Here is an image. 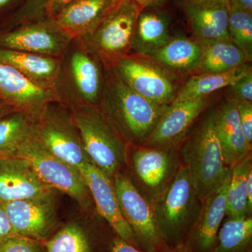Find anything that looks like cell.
<instances>
[{
    "label": "cell",
    "instance_id": "obj_14",
    "mask_svg": "<svg viewBox=\"0 0 252 252\" xmlns=\"http://www.w3.org/2000/svg\"><path fill=\"white\" fill-rule=\"evenodd\" d=\"M0 98L35 119L46 104L59 101L55 90L43 89L14 68L0 63Z\"/></svg>",
    "mask_w": 252,
    "mask_h": 252
},
{
    "label": "cell",
    "instance_id": "obj_6",
    "mask_svg": "<svg viewBox=\"0 0 252 252\" xmlns=\"http://www.w3.org/2000/svg\"><path fill=\"white\" fill-rule=\"evenodd\" d=\"M58 102L46 104L34 119V133L50 153L79 170L86 162H92L84 149L70 111Z\"/></svg>",
    "mask_w": 252,
    "mask_h": 252
},
{
    "label": "cell",
    "instance_id": "obj_43",
    "mask_svg": "<svg viewBox=\"0 0 252 252\" xmlns=\"http://www.w3.org/2000/svg\"><path fill=\"white\" fill-rule=\"evenodd\" d=\"M164 252H193L189 250L185 245H179L175 248H170Z\"/></svg>",
    "mask_w": 252,
    "mask_h": 252
},
{
    "label": "cell",
    "instance_id": "obj_17",
    "mask_svg": "<svg viewBox=\"0 0 252 252\" xmlns=\"http://www.w3.org/2000/svg\"><path fill=\"white\" fill-rule=\"evenodd\" d=\"M71 51L67 63L69 86L75 99L72 106H96L100 101L104 81L97 59L80 42Z\"/></svg>",
    "mask_w": 252,
    "mask_h": 252
},
{
    "label": "cell",
    "instance_id": "obj_8",
    "mask_svg": "<svg viewBox=\"0 0 252 252\" xmlns=\"http://www.w3.org/2000/svg\"><path fill=\"white\" fill-rule=\"evenodd\" d=\"M16 157L27 160L49 188L67 194L84 208L90 205V192L79 170L50 153L38 140L34 130Z\"/></svg>",
    "mask_w": 252,
    "mask_h": 252
},
{
    "label": "cell",
    "instance_id": "obj_32",
    "mask_svg": "<svg viewBox=\"0 0 252 252\" xmlns=\"http://www.w3.org/2000/svg\"><path fill=\"white\" fill-rule=\"evenodd\" d=\"M228 32L230 39L245 55L248 62L252 59V14L229 8Z\"/></svg>",
    "mask_w": 252,
    "mask_h": 252
},
{
    "label": "cell",
    "instance_id": "obj_22",
    "mask_svg": "<svg viewBox=\"0 0 252 252\" xmlns=\"http://www.w3.org/2000/svg\"><path fill=\"white\" fill-rule=\"evenodd\" d=\"M0 63L14 68L36 85L56 91L61 59L0 48Z\"/></svg>",
    "mask_w": 252,
    "mask_h": 252
},
{
    "label": "cell",
    "instance_id": "obj_34",
    "mask_svg": "<svg viewBox=\"0 0 252 252\" xmlns=\"http://www.w3.org/2000/svg\"><path fill=\"white\" fill-rule=\"evenodd\" d=\"M235 100L252 101V72L250 69L245 75L239 79L233 85L229 86Z\"/></svg>",
    "mask_w": 252,
    "mask_h": 252
},
{
    "label": "cell",
    "instance_id": "obj_30",
    "mask_svg": "<svg viewBox=\"0 0 252 252\" xmlns=\"http://www.w3.org/2000/svg\"><path fill=\"white\" fill-rule=\"evenodd\" d=\"M74 0H24L10 15L3 30L32 21L54 19L60 11Z\"/></svg>",
    "mask_w": 252,
    "mask_h": 252
},
{
    "label": "cell",
    "instance_id": "obj_36",
    "mask_svg": "<svg viewBox=\"0 0 252 252\" xmlns=\"http://www.w3.org/2000/svg\"><path fill=\"white\" fill-rule=\"evenodd\" d=\"M15 235H16L11 228L4 203L0 200V245Z\"/></svg>",
    "mask_w": 252,
    "mask_h": 252
},
{
    "label": "cell",
    "instance_id": "obj_33",
    "mask_svg": "<svg viewBox=\"0 0 252 252\" xmlns=\"http://www.w3.org/2000/svg\"><path fill=\"white\" fill-rule=\"evenodd\" d=\"M0 252H46V250L42 242L15 235L0 245Z\"/></svg>",
    "mask_w": 252,
    "mask_h": 252
},
{
    "label": "cell",
    "instance_id": "obj_26",
    "mask_svg": "<svg viewBox=\"0 0 252 252\" xmlns=\"http://www.w3.org/2000/svg\"><path fill=\"white\" fill-rule=\"evenodd\" d=\"M199 43L202 53L198 69L203 73L226 72L248 62L241 50L230 39Z\"/></svg>",
    "mask_w": 252,
    "mask_h": 252
},
{
    "label": "cell",
    "instance_id": "obj_27",
    "mask_svg": "<svg viewBox=\"0 0 252 252\" xmlns=\"http://www.w3.org/2000/svg\"><path fill=\"white\" fill-rule=\"evenodd\" d=\"M34 118L15 111L0 118V158L16 157L20 147L34 132Z\"/></svg>",
    "mask_w": 252,
    "mask_h": 252
},
{
    "label": "cell",
    "instance_id": "obj_35",
    "mask_svg": "<svg viewBox=\"0 0 252 252\" xmlns=\"http://www.w3.org/2000/svg\"><path fill=\"white\" fill-rule=\"evenodd\" d=\"M240 124L250 144L252 142V103L250 101L236 100Z\"/></svg>",
    "mask_w": 252,
    "mask_h": 252
},
{
    "label": "cell",
    "instance_id": "obj_24",
    "mask_svg": "<svg viewBox=\"0 0 252 252\" xmlns=\"http://www.w3.org/2000/svg\"><path fill=\"white\" fill-rule=\"evenodd\" d=\"M201 53V45L198 41L182 36L170 38L165 45L148 57L158 66L182 73L198 69Z\"/></svg>",
    "mask_w": 252,
    "mask_h": 252
},
{
    "label": "cell",
    "instance_id": "obj_39",
    "mask_svg": "<svg viewBox=\"0 0 252 252\" xmlns=\"http://www.w3.org/2000/svg\"><path fill=\"white\" fill-rule=\"evenodd\" d=\"M228 6L252 14V0H228Z\"/></svg>",
    "mask_w": 252,
    "mask_h": 252
},
{
    "label": "cell",
    "instance_id": "obj_15",
    "mask_svg": "<svg viewBox=\"0 0 252 252\" xmlns=\"http://www.w3.org/2000/svg\"><path fill=\"white\" fill-rule=\"evenodd\" d=\"M92 195L97 211L112 227L118 237L138 248L133 232L123 217L112 180L92 162L79 168Z\"/></svg>",
    "mask_w": 252,
    "mask_h": 252
},
{
    "label": "cell",
    "instance_id": "obj_5",
    "mask_svg": "<svg viewBox=\"0 0 252 252\" xmlns=\"http://www.w3.org/2000/svg\"><path fill=\"white\" fill-rule=\"evenodd\" d=\"M142 9L135 0H122L94 32L78 40L94 57L106 64H115L132 48L136 23Z\"/></svg>",
    "mask_w": 252,
    "mask_h": 252
},
{
    "label": "cell",
    "instance_id": "obj_23",
    "mask_svg": "<svg viewBox=\"0 0 252 252\" xmlns=\"http://www.w3.org/2000/svg\"><path fill=\"white\" fill-rule=\"evenodd\" d=\"M170 15L160 7L141 10L134 34L132 48L137 54L149 56L170 40Z\"/></svg>",
    "mask_w": 252,
    "mask_h": 252
},
{
    "label": "cell",
    "instance_id": "obj_21",
    "mask_svg": "<svg viewBox=\"0 0 252 252\" xmlns=\"http://www.w3.org/2000/svg\"><path fill=\"white\" fill-rule=\"evenodd\" d=\"M214 123L225 165L233 167L251 153L237 109V101L228 99L214 112Z\"/></svg>",
    "mask_w": 252,
    "mask_h": 252
},
{
    "label": "cell",
    "instance_id": "obj_9",
    "mask_svg": "<svg viewBox=\"0 0 252 252\" xmlns=\"http://www.w3.org/2000/svg\"><path fill=\"white\" fill-rule=\"evenodd\" d=\"M112 182L123 217L133 232L139 249L144 252H164L170 249L162 240L152 205L129 175L120 170Z\"/></svg>",
    "mask_w": 252,
    "mask_h": 252
},
{
    "label": "cell",
    "instance_id": "obj_1",
    "mask_svg": "<svg viewBox=\"0 0 252 252\" xmlns=\"http://www.w3.org/2000/svg\"><path fill=\"white\" fill-rule=\"evenodd\" d=\"M99 110L126 143L143 146L163 113L160 106L131 90L114 69L106 73Z\"/></svg>",
    "mask_w": 252,
    "mask_h": 252
},
{
    "label": "cell",
    "instance_id": "obj_3",
    "mask_svg": "<svg viewBox=\"0 0 252 252\" xmlns=\"http://www.w3.org/2000/svg\"><path fill=\"white\" fill-rule=\"evenodd\" d=\"M152 206L167 248L185 245L203 206L185 165H181L171 183Z\"/></svg>",
    "mask_w": 252,
    "mask_h": 252
},
{
    "label": "cell",
    "instance_id": "obj_40",
    "mask_svg": "<svg viewBox=\"0 0 252 252\" xmlns=\"http://www.w3.org/2000/svg\"><path fill=\"white\" fill-rule=\"evenodd\" d=\"M247 201L249 215L252 217V170L249 173L247 181Z\"/></svg>",
    "mask_w": 252,
    "mask_h": 252
},
{
    "label": "cell",
    "instance_id": "obj_42",
    "mask_svg": "<svg viewBox=\"0 0 252 252\" xmlns=\"http://www.w3.org/2000/svg\"><path fill=\"white\" fill-rule=\"evenodd\" d=\"M15 111H16V109L6 103L3 99L0 98V118L4 117V116L7 115L10 113L15 112Z\"/></svg>",
    "mask_w": 252,
    "mask_h": 252
},
{
    "label": "cell",
    "instance_id": "obj_25",
    "mask_svg": "<svg viewBox=\"0 0 252 252\" xmlns=\"http://www.w3.org/2000/svg\"><path fill=\"white\" fill-rule=\"evenodd\" d=\"M250 69H252L251 67L245 63L226 72L203 73L192 76L175 94L172 102H183L207 97L215 91L233 85Z\"/></svg>",
    "mask_w": 252,
    "mask_h": 252
},
{
    "label": "cell",
    "instance_id": "obj_37",
    "mask_svg": "<svg viewBox=\"0 0 252 252\" xmlns=\"http://www.w3.org/2000/svg\"><path fill=\"white\" fill-rule=\"evenodd\" d=\"M21 0H0V31Z\"/></svg>",
    "mask_w": 252,
    "mask_h": 252
},
{
    "label": "cell",
    "instance_id": "obj_2",
    "mask_svg": "<svg viewBox=\"0 0 252 252\" xmlns=\"http://www.w3.org/2000/svg\"><path fill=\"white\" fill-rule=\"evenodd\" d=\"M179 152L203 203L220 188L232 170L223 159L215 130L214 112L209 114L187 137Z\"/></svg>",
    "mask_w": 252,
    "mask_h": 252
},
{
    "label": "cell",
    "instance_id": "obj_19",
    "mask_svg": "<svg viewBox=\"0 0 252 252\" xmlns=\"http://www.w3.org/2000/svg\"><path fill=\"white\" fill-rule=\"evenodd\" d=\"M181 4L198 42L230 39L227 3L181 0Z\"/></svg>",
    "mask_w": 252,
    "mask_h": 252
},
{
    "label": "cell",
    "instance_id": "obj_7",
    "mask_svg": "<svg viewBox=\"0 0 252 252\" xmlns=\"http://www.w3.org/2000/svg\"><path fill=\"white\" fill-rule=\"evenodd\" d=\"M131 181L151 205L173 180L180 170V152L177 148H155L134 146L127 151V164Z\"/></svg>",
    "mask_w": 252,
    "mask_h": 252
},
{
    "label": "cell",
    "instance_id": "obj_44",
    "mask_svg": "<svg viewBox=\"0 0 252 252\" xmlns=\"http://www.w3.org/2000/svg\"><path fill=\"white\" fill-rule=\"evenodd\" d=\"M199 1H215V2H224L228 4V0H193Z\"/></svg>",
    "mask_w": 252,
    "mask_h": 252
},
{
    "label": "cell",
    "instance_id": "obj_31",
    "mask_svg": "<svg viewBox=\"0 0 252 252\" xmlns=\"http://www.w3.org/2000/svg\"><path fill=\"white\" fill-rule=\"evenodd\" d=\"M44 244L46 252H91L89 237L80 225H64Z\"/></svg>",
    "mask_w": 252,
    "mask_h": 252
},
{
    "label": "cell",
    "instance_id": "obj_11",
    "mask_svg": "<svg viewBox=\"0 0 252 252\" xmlns=\"http://www.w3.org/2000/svg\"><path fill=\"white\" fill-rule=\"evenodd\" d=\"M13 231L45 243L57 225L56 191L4 203Z\"/></svg>",
    "mask_w": 252,
    "mask_h": 252
},
{
    "label": "cell",
    "instance_id": "obj_13",
    "mask_svg": "<svg viewBox=\"0 0 252 252\" xmlns=\"http://www.w3.org/2000/svg\"><path fill=\"white\" fill-rule=\"evenodd\" d=\"M208 104V97H203L172 102L165 105L161 117L143 146L155 148H177Z\"/></svg>",
    "mask_w": 252,
    "mask_h": 252
},
{
    "label": "cell",
    "instance_id": "obj_10",
    "mask_svg": "<svg viewBox=\"0 0 252 252\" xmlns=\"http://www.w3.org/2000/svg\"><path fill=\"white\" fill-rule=\"evenodd\" d=\"M72 40L54 19L23 23L0 32V48L58 59Z\"/></svg>",
    "mask_w": 252,
    "mask_h": 252
},
{
    "label": "cell",
    "instance_id": "obj_20",
    "mask_svg": "<svg viewBox=\"0 0 252 252\" xmlns=\"http://www.w3.org/2000/svg\"><path fill=\"white\" fill-rule=\"evenodd\" d=\"M122 0H74L55 16V22L72 39L94 32Z\"/></svg>",
    "mask_w": 252,
    "mask_h": 252
},
{
    "label": "cell",
    "instance_id": "obj_38",
    "mask_svg": "<svg viewBox=\"0 0 252 252\" xmlns=\"http://www.w3.org/2000/svg\"><path fill=\"white\" fill-rule=\"evenodd\" d=\"M112 252H144L140 249L127 243L123 239L117 237L113 240Z\"/></svg>",
    "mask_w": 252,
    "mask_h": 252
},
{
    "label": "cell",
    "instance_id": "obj_16",
    "mask_svg": "<svg viewBox=\"0 0 252 252\" xmlns=\"http://www.w3.org/2000/svg\"><path fill=\"white\" fill-rule=\"evenodd\" d=\"M230 170L220 188L203 203L201 211L186 239L185 246L193 252H210L216 247L218 233L225 217Z\"/></svg>",
    "mask_w": 252,
    "mask_h": 252
},
{
    "label": "cell",
    "instance_id": "obj_4",
    "mask_svg": "<svg viewBox=\"0 0 252 252\" xmlns=\"http://www.w3.org/2000/svg\"><path fill=\"white\" fill-rule=\"evenodd\" d=\"M73 122L89 158L112 180L127 164V147L96 106H72Z\"/></svg>",
    "mask_w": 252,
    "mask_h": 252
},
{
    "label": "cell",
    "instance_id": "obj_28",
    "mask_svg": "<svg viewBox=\"0 0 252 252\" xmlns=\"http://www.w3.org/2000/svg\"><path fill=\"white\" fill-rule=\"evenodd\" d=\"M210 252H252V217L227 218L219 230L216 247Z\"/></svg>",
    "mask_w": 252,
    "mask_h": 252
},
{
    "label": "cell",
    "instance_id": "obj_18",
    "mask_svg": "<svg viewBox=\"0 0 252 252\" xmlns=\"http://www.w3.org/2000/svg\"><path fill=\"white\" fill-rule=\"evenodd\" d=\"M52 190L41 182L26 159L0 158V200L3 203L34 198Z\"/></svg>",
    "mask_w": 252,
    "mask_h": 252
},
{
    "label": "cell",
    "instance_id": "obj_41",
    "mask_svg": "<svg viewBox=\"0 0 252 252\" xmlns=\"http://www.w3.org/2000/svg\"><path fill=\"white\" fill-rule=\"evenodd\" d=\"M142 8L160 7L167 0H135Z\"/></svg>",
    "mask_w": 252,
    "mask_h": 252
},
{
    "label": "cell",
    "instance_id": "obj_29",
    "mask_svg": "<svg viewBox=\"0 0 252 252\" xmlns=\"http://www.w3.org/2000/svg\"><path fill=\"white\" fill-rule=\"evenodd\" d=\"M252 170L251 153L232 167L231 178L227 195L225 213L227 218L250 217L247 201V181Z\"/></svg>",
    "mask_w": 252,
    "mask_h": 252
},
{
    "label": "cell",
    "instance_id": "obj_12",
    "mask_svg": "<svg viewBox=\"0 0 252 252\" xmlns=\"http://www.w3.org/2000/svg\"><path fill=\"white\" fill-rule=\"evenodd\" d=\"M114 69L131 90L147 100L165 106L175 99L173 82L156 63L125 56L116 63Z\"/></svg>",
    "mask_w": 252,
    "mask_h": 252
}]
</instances>
